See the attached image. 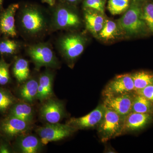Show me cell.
Masks as SVG:
<instances>
[{
	"mask_svg": "<svg viewBox=\"0 0 153 153\" xmlns=\"http://www.w3.org/2000/svg\"><path fill=\"white\" fill-rule=\"evenodd\" d=\"M143 4L131 1L130 5L120 19L117 25L121 31L130 35H144L147 27L142 18Z\"/></svg>",
	"mask_w": 153,
	"mask_h": 153,
	"instance_id": "6da1fadb",
	"label": "cell"
},
{
	"mask_svg": "<svg viewBox=\"0 0 153 153\" xmlns=\"http://www.w3.org/2000/svg\"><path fill=\"white\" fill-rule=\"evenodd\" d=\"M124 120L125 118L105 107L104 117L97 128L101 141L106 142L123 134Z\"/></svg>",
	"mask_w": 153,
	"mask_h": 153,
	"instance_id": "7a4b0ae2",
	"label": "cell"
},
{
	"mask_svg": "<svg viewBox=\"0 0 153 153\" xmlns=\"http://www.w3.org/2000/svg\"><path fill=\"white\" fill-rule=\"evenodd\" d=\"M20 25L26 33L37 35L44 32L47 27L46 19L41 10L34 6L26 7L20 16Z\"/></svg>",
	"mask_w": 153,
	"mask_h": 153,
	"instance_id": "3957f363",
	"label": "cell"
},
{
	"mask_svg": "<svg viewBox=\"0 0 153 153\" xmlns=\"http://www.w3.org/2000/svg\"><path fill=\"white\" fill-rule=\"evenodd\" d=\"M76 130L66 124L48 123L38 129L37 132L41 137L42 144L46 145L71 135Z\"/></svg>",
	"mask_w": 153,
	"mask_h": 153,
	"instance_id": "277c9868",
	"label": "cell"
},
{
	"mask_svg": "<svg viewBox=\"0 0 153 153\" xmlns=\"http://www.w3.org/2000/svg\"><path fill=\"white\" fill-rule=\"evenodd\" d=\"M28 52L37 69L43 66L55 67L57 64L55 54L47 44L40 43L31 46Z\"/></svg>",
	"mask_w": 153,
	"mask_h": 153,
	"instance_id": "5b68a950",
	"label": "cell"
},
{
	"mask_svg": "<svg viewBox=\"0 0 153 153\" xmlns=\"http://www.w3.org/2000/svg\"><path fill=\"white\" fill-rule=\"evenodd\" d=\"M134 92V86L131 74H121L115 76L107 84L102 92L104 98Z\"/></svg>",
	"mask_w": 153,
	"mask_h": 153,
	"instance_id": "8992f818",
	"label": "cell"
},
{
	"mask_svg": "<svg viewBox=\"0 0 153 153\" xmlns=\"http://www.w3.org/2000/svg\"><path fill=\"white\" fill-rule=\"evenodd\" d=\"M105 107L103 103L99 105L93 111L83 117L71 118L66 123L74 128L76 131L97 128L104 117Z\"/></svg>",
	"mask_w": 153,
	"mask_h": 153,
	"instance_id": "52a82bcc",
	"label": "cell"
},
{
	"mask_svg": "<svg viewBox=\"0 0 153 153\" xmlns=\"http://www.w3.org/2000/svg\"><path fill=\"white\" fill-rule=\"evenodd\" d=\"M85 45V39L78 34L65 36L59 43L61 53L66 59L70 61L75 60L82 54Z\"/></svg>",
	"mask_w": 153,
	"mask_h": 153,
	"instance_id": "ba28073f",
	"label": "cell"
},
{
	"mask_svg": "<svg viewBox=\"0 0 153 153\" xmlns=\"http://www.w3.org/2000/svg\"><path fill=\"white\" fill-rule=\"evenodd\" d=\"M30 123L8 115L0 120V134L6 138H13L27 131Z\"/></svg>",
	"mask_w": 153,
	"mask_h": 153,
	"instance_id": "9c48e42d",
	"label": "cell"
},
{
	"mask_svg": "<svg viewBox=\"0 0 153 153\" xmlns=\"http://www.w3.org/2000/svg\"><path fill=\"white\" fill-rule=\"evenodd\" d=\"M134 92L104 98L105 106L125 118L131 112Z\"/></svg>",
	"mask_w": 153,
	"mask_h": 153,
	"instance_id": "30bf717a",
	"label": "cell"
},
{
	"mask_svg": "<svg viewBox=\"0 0 153 153\" xmlns=\"http://www.w3.org/2000/svg\"><path fill=\"white\" fill-rule=\"evenodd\" d=\"M54 25L58 29L76 27L80 23V19L76 12L66 5L59 6L54 15Z\"/></svg>",
	"mask_w": 153,
	"mask_h": 153,
	"instance_id": "8fae6325",
	"label": "cell"
},
{
	"mask_svg": "<svg viewBox=\"0 0 153 153\" xmlns=\"http://www.w3.org/2000/svg\"><path fill=\"white\" fill-rule=\"evenodd\" d=\"M41 118L48 123H58L65 115L64 105L61 102L48 99L40 108Z\"/></svg>",
	"mask_w": 153,
	"mask_h": 153,
	"instance_id": "7c38bea8",
	"label": "cell"
},
{
	"mask_svg": "<svg viewBox=\"0 0 153 153\" xmlns=\"http://www.w3.org/2000/svg\"><path fill=\"white\" fill-rule=\"evenodd\" d=\"M19 8V4H13L0 12V33L6 37L17 36L15 18Z\"/></svg>",
	"mask_w": 153,
	"mask_h": 153,
	"instance_id": "4fadbf2b",
	"label": "cell"
},
{
	"mask_svg": "<svg viewBox=\"0 0 153 153\" xmlns=\"http://www.w3.org/2000/svg\"><path fill=\"white\" fill-rule=\"evenodd\" d=\"M153 123V114L131 112L125 118L123 134L143 130Z\"/></svg>",
	"mask_w": 153,
	"mask_h": 153,
	"instance_id": "5bb4252c",
	"label": "cell"
},
{
	"mask_svg": "<svg viewBox=\"0 0 153 153\" xmlns=\"http://www.w3.org/2000/svg\"><path fill=\"white\" fill-rule=\"evenodd\" d=\"M84 11L86 28L94 35H98L103 27L105 22L104 14L89 9L84 10Z\"/></svg>",
	"mask_w": 153,
	"mask_h": 153,
	"instance_id": "9a60e30c",
	"label": "cell"
},
{
	"mask_svg": "<svg viewBox=\"0 0 153 153\" xmlns=\"http://www.w3.org/2000/svg\"><path fill=\"white\" fill-rule=\"evenodd\" d=\"M53 80V75L49 72H45L41 74L38 82L36 99L42 101L49 98L52 94Z\"/></svg>",
	"mask_w": 153,
	"mask_h": 153,
	"instance_id": "2e32d148",
	"label": "cell"
},
{
	"mask_svg": "<svg viewBox=\"0 0 153 153\" xmlns=\"http://www.w3.org/2000/svg\"><path fill=\"white\" fill-rule=\"evenodd\" d=\"M42 144L35 136L27 135L21 137L17 143L20 151L24 153H36L40 149Z\"/></svg>",
	"mask_w": 153,
	"mask_h": 153,
	"instance_id": "e0dca14e",
	"label": "cell"
},
{
	"mask_svg": "<svg viewBox=\"0 0 153 153\" xmlns=\"http://www.w3.org/2000/svg\"><path fill=\"white\" fill-rule=\"evenodd\" d=\"M131 112L153 114V102L134 92Z\"/></svg>",
	"mask_w": 153,
	"mask_h": 153,
	"instance_id": "ac0fdd59",
	"label": "cell"
},
{
	"mask_svg": "<svg viewBox=\"0 0 153 153\" xmlns=\"http://www.w3.org/2000/svg\"><path fill=\"white\" fill-rule=\"evenodd\" d=\"M9 115L30 123L33 118V110L27 103H15L9 109Z\"/></svg>",
	"mask_w": 153,
	"mask_h": 153,
	"instance_id": "d6986e66",
	"label": "cell"
},
{
	"mask_svg": "<svg viewBox=\"0 0 153 153\" xmlns=\"http://www.w3.org/2000/svg\"><path fill=\"white\" fill-rule=\"evenodd\" d=\"M131 74L134 81V91L153 84L152 72L142 70Z\"/></svg>",
	"mask_w": 153,
	"mask_h": 153,
	"instance_id": "ffe728a7",
	"label": "cell"
},
{
	"mask_svg": "<svg viewBox=\"0 0 153 153\" xmlns=\"http://www.w3.org/2000/svg\"><path fill=\"white\" fill-rule=\"evenodd\" d=\"M38 84V82L36 79L28 80L20 89L19 94L21 97L28 102H32L36 98Z\"/></svg>",
	"mask_w": 153,
	"mask_h": 153,
	"instance_id": "44dd1931",
	"label": "cell"
},
{
	"mask_svg": "<svg viewBox=\"0 0 153 153\" xmlns=\"http://www.w3.org/2000/svg\"><path fill=\"white\" fill-rule=\"evenodd\" d=\"M13 71L18 82H22L25 81L29 77L30 74L28 61L23 58H18L14 63Z\"/></svg>",
	"mask_w": 153,
	"mask_h": 153,
	"instance_id": "7402d4cb",
	"label": "cell"
},
{
	"mask_svg": "<svg viewBox=\"0 0 153 153\" xmlns=\"http://www.w3.org/2000/svg\"><path fill=\"white\" fill-rule=\"evenodd\" d=\"M120 29L117 24L111 20L105 19L103 27L99 33L100 38L104 40L113 39L119 35Z\"/></svg>",
	"mask_w": 153,
	"mask_h": 153,
	"instance_id": "603a6c76",
	"label": "cell"
},
{
	"mask_svg": "<svg viewBox=\"0 0 153 153\" xmlns=\"http://www.w3.org/2000/svg\"><path fill=\"white\" fill-rule=\"evenodd\" d=\"M131 0H108L107 8L112 15L125 13L130 5Z\"/></svg>",
	"mask_w": 153,
	"mask_h": 153,
	"instance_id": "cb8c5ba5",
	"label": "cell"
},
{
	"mask_svg": "<svg viewBox=\"0 0 153 153\" xmlns=\"http://www.w3.org/2000/svg\"><path fill=\"white\" fill-rule=\"evenodd\" d=\"M20 47L17 41L5 38L0 41V55H11L16 54Z\"/></svg>",
	"mask_w": 153,
	"mask_h": 153,
	"instance_id": "d4e9b609",
	"label": "cell"
},
{
	"mask_svg": "<svg viewBox=\"0 0 153 153\" xmlns=\"http://www.w3.org/2000/svg\"><path fill=\"white\" fill-rule=\"evenodd\" d=\"M16 100L9 91L0 88V112L4 113L10 109L16 103Z\"/></svg>",
	"mask_w": 153,
	"mask_h": 153,
	"instance_id": "484cf974",
	"label": "cell"
},
{
	"mask_svg": "<svg viewBox=\"0 0 153 153\" xmlns=\"http://www.w3.org/2000/svg\"><path fill=\"white\" fill-rule=\"evenodd\" d=\"M142 18L148 30L153 33V1H147L143 4Z\"/></svg>",
	"mask_w": 153,
	"mask_h": 153,
	"instance_id": "4316f807",
	"label": "cell"
},
{
	"mask_svg": "<svg viewBox=\"0 0 153 153\" xmlns=\"http://www.w3.org/2000/svg\"><path fill=\"white\" fill-rule=\"evenodd\" d=\"M106 0H83L82 7L84 10L89 9L104 14Z\"/></svg>",
	"mask_w": 153,
	"mask_h": 153,
	"instance_id": "83f0119b",
	"label": "cell"
},
{
	"mask_svg": "<svg viewBox=\"0 0 153 153\" xmlns=\"http://www.w3.org/2000/svg\"><path fill=\"white\" fill-rule=\"evenodd\" d=\"M10 64L3 58L0 59V85H7L10 80Z\"/></svg>",
	"mask_w": 153,
	"mask_h": 153,
	"instance_id": "f1b7e54d",
	"label": "cell"
},
{
	"mask_svg": "<svg viewBox=\"0 0 153 153\" xmlns=\"http://www.w3.org/2000/svg\"><path fill=\"white\" fill-rule=\"evenodd\" d=\"M134 92L153 102V84L148 85L141 90Z\"/></svg>",
	"mask_w": 153,
	"mask_h": 153,
	"instance_id": "f546056e",
	"label": "cell"
},
{
	"mask_svg": "<svg viewBox=\"0 0 153 153\" xmlns=\"http://www.w3.org/2000/svg\"><path fill=\"white\" fill-rule=\"evenodd\" d=\"M62 1L65 4L73 5H75L76 4H78L81 0H62Z\"/></svg>",
	"mask_w": 153,
	"mask_h": 153,
	"instance_id": "4dcf8cb0",
	"label": "cell"
},
{
	"mask_svg": "<svg viewBox=\"0 0 153 153\" xmlns=\"http://www.w3.org/2000/svg\"><path fill=\"white\" fill-rule=\"evenodd\" d=\"M56 0H42V2L46 3L49 4L51 7H53L55 5Z\"/></svg>",
	"mask_w": 153,
	"mask_h": 153,
	"instance_id": "1f68e13d",
	"label": "cell"
},
{
	"mask_svg": "<svg viewBox=\"0 0 153 153\" xmlns=\"http://www.w3.org/2000/svg\"><path fill=\"white\" fill-rule=\"evenodd\" d=\"M149 1H153V0H131V2L139 3L141 4H143L144 3L146 2Z\"/></svg>",
	"mask_w": 153,
	"mask_h": 153,
	"instance_id": "d6a6232c",
	"label": "cell"
},
{
	"mask_svg": "<svg viewBox=\"0 0 153 153\" xmlns=\"http://www.w3.org/2000/svg\"><path fill=\"white\" fill-rule=\"evenodd\" d=\"M3 1L4 0H0V12L2 10Z\"/></svg>",
	"mask_w": 153,
	"mask_h": 153,
	"instance_id": "836d02e7",
	"label": "cell"
}]
</instances>
